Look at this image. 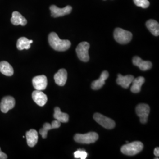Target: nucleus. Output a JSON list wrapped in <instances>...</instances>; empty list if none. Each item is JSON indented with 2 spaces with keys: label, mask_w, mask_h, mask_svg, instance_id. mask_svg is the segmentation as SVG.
<instances>
[{
  "label": "nucleus",
  "mask_w": 159,
  "mask_h": 159,
  "mask_svg": "<svg viewBox=\"0 0 159 159\" xmlns=\"http://www.w3.org/2000/svg\"><path fill=\"white\" fill-rule=\"evenodd\" d=\"M134 79V76L132 75H122L121 74H118V77L116 80V82L117 84L121 85L122 87L125 89H127L133 80Z\"/></svg>",
  "instance_id": "16"
},
{
  "label": "nucleus",
  "mask_w": 159,
  "mask_h": 159,
  "mask_svg": "<svg viewBox=\"0 0 159 159\" xmlns=\"http://www.w3.org/2000/svg\"><path fill=\"white\" fill-rule=\"evenodd\" d=\"M61 126V123L57 120H54L51 124L46 123L43 125V127L39 131V133L43 139H46L47 137L48 131L54 129H58Z\"/></svg>",
  "instance_id": "11"
},
{
  "label": "nucleus",
  "mask_w": 159,
  "mask_h": 159,
  "mask_svg": "<svg viewBox=\"0 0 159 159\" xmlns=\"http://www.w3.org/2000/svg\"><path fill=\"white\" fill-rule=\"evenodd\" d=\"M132 62L133 65L138 67L142 71H147L152 67V63L150 61L143 60L141 58L138 56L133 57Z\"/></svg>",
  "instance_id": "13"
},
{
  "label": "nucleus",
  "mask_w": 159,
  "mask_h": 159,
  "mask_svg": "<svg viewBox=\"0 0 159 159\" xmlns=\"http://www.w3.org/2000/svg\"><path fill=\"white\" fill-rule=\"evenodd\" d=\"M114 37L115 40L121 44H126L130 42L132 39V33L120 28L115 29L114 31Z\"/></svg>",
  "instance_id": "3"
},
{
  "label": "nucleus",
  "mask_w": 159,
  "mask_h": 159,
  "mask_svg": "<svg viewBox=\"0 0 159 159\" xmlns=\"http://www.w3.org/2000/svg\"><path fill=\"white\" fill-rule=\"evenodd\" d=\"M72 7L70 6H66V7L60 8L55 5H52L50 7L51 11V16L54 18L63 17L64 16L68 15L71 13L72 11Z\"/></svg>",
  "instance_id": "8"
},
{
  "label": "nucleus",
  "mask_w": 159,
  "mask_h": 159,
  "mask_svg": "<svg viewBox=\"0 0 159 159\" xmlns=\"http://www.w3.org/2000/svg\"><path fill=\"white\" fill-rule=\"evenodd\" d=\"M32 98L34 102L41 107L44 106L48 100V98L46 94H45L43 91L37 90L33 92Z\"/></svg>",
  "instance_id": "12"
},
{
  "label": "nucleus",
  "mask_w": 159,
  "mask_h": 159,
  "mask_svg": "<svg viewBox=\"0 0 159 159\" xmlns=\"http://www.w3.org/2000/svg\"><path fill=\"white\" fill-rule=\"evenodd\" d=\"M26 139L29 147L33 148L38 142V132L34 129L30 130L26 133Z\"/></svg>",
  "instance_id": "17"
},
{
  "label": "nucleus",
  "mask_w": 159,
  "mask_h": 159,
  "mask_svg": "<svg viewBox=\"0 0 159 159\" xmlns=\"http://www.w3.org/2000/svg\"><path fill=\"white\" fill-rule=\"evenodd\" d=\"M133 1L136 6L143 8H147L150 6V2L148 0H133Z\"/></svg>",
  "instance_id": "25"
},
{
  "label": "nucleus",
  "mask_w": 159,
  "mask_h": 159,
  "mask_svg": "<svg viewBox=\"0 0 159 159\" xmlns=\"http://www.w3.org/2000/svg\"><path fill=\"white\" fill-rule=\"evenodd\" d=\"M98 135L96 132H89L86 134H76L74 137V140L81 144H91L96 142Z\"/></svg>",
  "instance_id": "4"
},
{
  "label": "nucleus",
  "mask_w": 159,
  "mask_h": 159,
  "mask_svg": "<svg viewBox=\"0 0 159 159\" xmlns=\"http://www.w3.org/2000/svg\"><path fill=\"white\" fill-rule=\"evenodd\" d=\"M154 154L156 156V157H159V148H156L154 150Z\"/></svg>",
  "instance_id": "27"
},
{
  "label": "nucleus",
  "mask_w": 159,
  "mask_h": 159,
  "mask_svg": "<svg viewBox=\"0 0 159 159\" xmlns=\"http://www.w3.org/2000/svg\"><path fill=\"white\" fill-rule=\"evenodd\" d=\"M109 74L107 71H103L101 74L100 78L98 80H94L91 83V87L92 89L94 90H97L100 89L103 85L105 84V81L107 79Z\"/></svg>",
  "instance_id": "14"
},
{
  "label": "nucleus",
  "mask_w": 159,
  "mask_h": 159,
  "mask_svg": "<svg viewBox=\"0 0 159 159\" xmlns=\"http://www.w3.org/2000/svg\"><path fill=\"white\" fill-rule=\"evenodd\" d=\"M16 104V100L11 96L4 97L0 103V110L4 113H7L10 110L14 108Z\"/></svg>",
  "instance_id": "9"
},
{
  "label": "nucleus",
  "mask_w": 159,
  "mask_h": 159,
  "mask_svg": "<svg viewBox=\"0 0 159 159\" xmlns=\"http://www.w3.org/2000/svg\"><path fill=\"white\" fill-rule=\"evenodd\" d=\"M11 22L14 25H21L22 26H25L27 24V20L18 11L12 12Z\"/></svg>",
  "instance_id": "18"
},
{
  "label": "nucleus",
  "mask_w": 159,
  "mask_h": 159,
  "mask_svg": "<svg viewBox=\"0 0 159 159\" xmlns=\"http://www.w3.org/2000/svg\"><path fill=\"white\" fill-rule=\"evenodd\" d=\"M93 118L97 123L106 129H113L116 126L114 121L110 118L103 116L102 114L98 113L94 114Z\"/></svg>",
  "instance_id": "6"
},
{
  "label": "nucleus",
  "mask_w": 159,
  "mask_h": 159,
  "mask_svg": "<svg viewBox=\"0 0 159 159\" xmlns=\"http://www.w3.org/2000/svg\"><path fill=\"white\" fill-rule=\"evenodd\" d=\"M54 117L56 120L61 123H67L69 120L68 114L63 113L61 111L60 108L56 107L54 108Z\"/></svg>",
  "instance_id": "23"
},
{
  "label": "nucleus",
  "mask_w": 159,
  "mask_h": 159,
  "mask_svg": "<svg viewBox=\"0 0 159 159\" xmlns=\"http://www.w3.org/2000/svg\"><path fill=\"white\" fill-rule=\"evenodd\" d=\"M74 157L75 159H87L88 154L83 149H79L74 153Z\"/></svg>",
  "instance_id": "24"
},
{
  "label": "nucleus",
  "mask_w": 159,
  "mask_h": 159,
  "mask_svg": "<svg viewBox=\"0 0 159 159\" xmlns=\"http://www.w3.org/2000/svg\"><path fill=\"white\" fill-rule=\"evenodd\" d=\"M146 25L150 33L154 36H159V24L154 20H149L146 23Z\"/></svg>",
  "instance_id": "20"
},
{
  "label": "nucleus",
  "mask_w": 159,
  "mask_h": 159,
  "mask_svg": "<svg viewBox=\"0 0 159 159\" xmlns=\"http://www.w3.org/2000/svg\"><path fill=\"white\" fill-rule=\"evenodd\" d=\"M54 79L56 83L59 86H64L66 84L67 80V72L66 69H60L54 75Z\"/></svg>",
  "instance_id": "15"
},
{
  "label": "nucleus",
  "mask_w": 159,
  "mask_h": 159,
  "mask_svg": "<svg viewBox=\"0 0 159 159\" xmlns=\"http://www.w3.org/2000/svg\"><path fill=\"white\" fill-rule=\"evenodd\" d=\"M90 44L87 42H81L76 48V52L80 60L83 62L89 61L90 57L89 54V50Z\"/></svg>",
  "instance_id": "5"
},
{
  "label": "nucleus",
  "mask_w": 159,
  "mask_h": 159,
  "mask_svg": "<svg viewBox=\"0 0 159 159\" xmlns=\"http://www.w3.org/2000/svg\"><path fill=\"white\" fill-rule=\"evenodd\" d=\"M150 108L147 104H139L136 108L137 115L140 118V121L142 124H146L148 122V117L150 113Z\"/></svg>",
  "instance_id": "7"
},
{
  "label": "nucleus",
  "mask_w": 159,
  "mask_h": 159,
  "mask_svg": "<svg viewBox=\"0 0 159 159\" xmlns=\"http://www.w3.org/2000/svg\"><path fill=\"white\" fill-rule=\"evenodd\" d=\"M143 144L140 142H133L127 143L121 148V153L127 156H134L139 153L143 149Z\"/></svg>",
  "instance_id": "2"
},
{
  "label": "nucleus",
  "mask_w": 159,
  "mask_h": 159,
  "mask_svg": "<svg viewBox=\"0 0 159 159\" xmlns=\"http://www.w3.org/2000/svg\"><path fill=\"white\" fill-rule=\"evenodd\" d=\"M33 43V40H29L26 37H21L17 41V48L19 50H23L24 49L29 50L31 47V44Z\"/></svg>",
  "instance_id": "22"
},
{
  "label": "nucleus",
  "mask_w": 159,
  "mask_h": 159,
  "mask_svg": "<svg viewBox=\"0 0 159 159\" xmlns=\"http://www.w3.org/2000/svg\"><path fill=\"white\" fill-rule=\"evenodd\" d=\"M0 72L6 76H11L14 74V70L10 63L2 61L0 62Z\"/></svg>",
  "instance_id": "21"
},
{
  "label": "nucleus",
  "mask_w": 159,
  "mask_h": 159,
  "mask_svg": "<svg viewBox=\"0 0 159 159\" xmlns=\"http://www.w3.org/2000/svg\"><path fill=\"white\" fill-rule=\"evenodd\" d=\"M48 43L54 50L65 51L71 47V42L68 40H61L54 32H52L48 35Z\"/></svg>",
  "instance_id": "1"
},
{
  "label": "nucleus",
  "mask_w": 159,
  "mask_h": 159,
  "mask_svg": "<svg viewBox=\"0 0 159 159\" xmlns=\"http://www.w3.org/2000/svg\"><path fill=\"white\" fill-rule=\"evenodd\" d=\"M144 81H145V79L142 76H140V77H137L136 79H134L132 81L133 84L131 87V91L134 93H139L140 91H141L142 86L144 84Z\"/></svg>",
  "instance_id": "19"
},
{
  "label": "nucleus",
  "mask_w": 159,
  "mask_h": 159,
  "mask_svg": "<svg viewBox=\"0 0 159 159\" xmlns=\"http://www.w3.org/2000/svg\"><path fill=\"white\" fill-rule=\"evenodd\" d=\"M7 159V155L4 152H1V148H0V159Z\"/></svg>",
  "instance_id": "26"
},
{
  "label": "nucleus",
  "mask_w": 159,
  "mask_h": 159,
  "mask_svg": "<svg viewBox=\"0 0 159 159\" xmlns=\"http://www.w3.org/2000/svg\"><path fill=\"white\" fill-rule=\"evenodd\" d=\"M47 79L44 75H37L34 77L33 79V85L37 90L43 91L45 90L47 86Z\"/></svg>",
  "instance_id": "10"
}]
</instances>
